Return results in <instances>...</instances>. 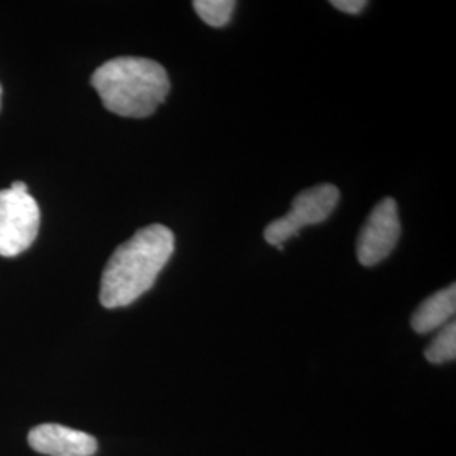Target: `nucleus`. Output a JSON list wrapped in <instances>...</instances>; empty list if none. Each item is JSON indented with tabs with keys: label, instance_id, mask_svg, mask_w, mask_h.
<instances>
[{
	"label": "nucleus",
	"instance_id": "nucleus-1",
	"mask_svg": "<svg viewBox=\"0 0 456 456\" xmlns=\"http://www.w3.org/2000/svg\"><path fill=\"white\" fill-rule=\"evenodd\" d=\"M175 252V233L161 224L135 232L117 247L100 282V303L107 310L124 308L146 294Z\"/></svg>",
	"mask_w": 456,
	"mask_h": 456
},
{
	"label": "nucleus",
	"instance_id": "nucleus-2",
	"mask_svg": "<svg viewBox=\"0 0 456 456\" xmlns=\"http://www.w3.org/2000/svg\"><path fill=\"white\" fill-rule=\"evenodd\" d=\"M103 107L115 115L144 118L163 103L171 83L163 66L147 58H114L92 75Z\"/></svg>",
	"mask_w": 456,
	"mask_h": 456
},
{
	"label": "nucleus",
	"instance_id": "nucleus-3",
	"mask_svg": "<svg viewBox=\"0 0 456 456\" xmlns=\"http://www.w3.org/2000/svg\"><path fill=\"white\" fill-rule=\"evenodd\" d=\"M340 201V190L333 184H318L296 195L291 210L282 218L271 222L264 230V239L269 245L282 248L284 242L296 237L301 230L318 225L328 220Z\"/></svg>",
	"mask_w": 456,
	"mask_h": 456
},
{
	"label": "nucleus",
	"instance_id": "nucleus-4",
	"mask_svg": "<svg viewBox=\"0 0 456 456\" xmlns=\"http://www.w3.org/2000/svg\"><path fill=\"white\" fill-rule=\"evenodd\" d=\"M41 225V210L28 191H0V256L16 257L33 245Z\"/></svg>",
	"mask_w": 456,
	"mask_h": 456
},
{
	"label": "nucleus",
	"instance_id": "nucleus-5",
	"mask_svg": "<svg viewBox=\"0 0 456 456\" xmlns=\"http://www.w3.org/2000/svg\"><path fill=\"white\" fill-rule=\"evenodd\" d=\"M401 237L399 210L394 198H384L375 205L357 240V257L362 265L372 267L386 261Z\"/></svg>",
	"mask_w": 456,
	"mask_h": 456
},
{
	"label": "nucleus",
	"instance_id": "nucleus-6",
	"mask_svg": "<svg viewBox=\"0 0 456 456\" xmlns=\"http://www.w3.org/2000/svg\"><path fill=\"white\" fill-rule=\"evenodd\" d=\"M28 440L37 453L48 456H92L98 448L92 435L61 424H39L31 429Z\"/></svg>",
	"mask_w": 456,
	"mask_h": 456
},
{
	"label": "nucleus",
	"instance_id": "nucleus-7",
	"mask_svg": "<svg viewBox=\"0 0 456 456\" xmlns=\"http://www.w3.org/2000/svg\"><path fill=\"white\" fill-rule=\"evenodd\" d=\"M456 311V286L438 291L429 296L426 301L419 305V308L412 314L411 325L418 333H429L436 328H441L455 316Z\"/></svg>",
	"mask_w": 456,
	"mask_h": 456
},
{
	"label": "nucleus",
	"instance_id": "nucleus-8",
	"mask_svg": "<svg viewBox=\"0 0 456 456\" xmlns=\"http://www.w3.org/2000/svg\"><path fill=\"white\" fill-rule=\"evenodd\" d=\"M196 14L212 28H225L235 11V2L232 0H195Z\"/></svg>",
	"mask_w": 456,
	"mask_h": 456
},
{
	"label": "nucleus",
	"instance_id": "nucleus-9",
	"mask_svg": "<svg viewBox=\"0 0 456 456\" xmlns=\"http://www.w3.org/2000/svg\"><path fill=\"white\" fill-rule=\"evenodd\" d=\"M426 359L431 363H446L453 362L456 357V325L452 322L450 325L444 326L436 338L431 342V345L424 352Z\"/></svg>",
	"mask_w": 456,
	"mask_h": 456
},
{
	"label": "nucleus",
	"instance_id": "nucleus-10",
	"mask_svg": "<svg viewBox=\"0 0 456 456\" xmlns=\"http://www.w3.org/2000/svg\"><path fill=\"white\" fill-rule=\"evenodd\" d=\"M335 9L342 11L345 14H360L365 7H367V2L365 0H331L330 2Z\"/></svg>",
	"mask_w": 456,
	"mask_h": 456
},
{
	"label": "nucleus",
	"instance_id": "nucleus-11",
	"mask_svg": "<svg viewBox=\"0 0 456 456\" xmlns=\"http://www.w3.org/2000/svg\"><path fill=\"white\" fill-rule=\"evenodd\" d=\"M11 190H16V191H28V184L22 183V181H14L11 184Z\"/></svg>",
	"mask_w": 456,
	"mask_h": 456
},
{
	"label": "nucleus",
	"instance_id": "nucleus-12",
	"mask_svg": "<svg viewBox=\"0 0 456 456\" xmlns=\"http://www.w3.org/2000/svg\"><path fill=\"white\" fill-rule=\"evenodd\" d=\"M0 100H2V85H0Z\"/></svg>",
	"mask_w": 456,
	"mask_h": 456
}]
</instances>
